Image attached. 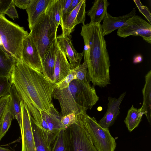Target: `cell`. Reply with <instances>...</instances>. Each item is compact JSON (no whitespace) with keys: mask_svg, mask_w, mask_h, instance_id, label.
Instances as JSON below:
<instances>
[{"mask_svg":"<svg viewBox=\"0 0 151 151\" xmlns=\"http://www.w3.org/2000/svg\"><path fill=\"white\" fill-rule=\"evenodd\" d=\"M32 123L36 151H49V142L43 134L40 128L31 117Z\"/></svg>","mask_w":151,"mask_h":151,"instance_id":"26","label":"cell"},{"mask_svg":"<svg viewBox=\"0 0 151 151\" xmlns=\"http://www.w3.org/2000/svg\"><path fill=\"white\" fill-rule=\"evenodd\" d=\"M84 123L95 147L98 151H115L116 143L109 128L101 127L94 117L84 114Z\"/></svg>","mask_w":151,"mask_h":151,"instance_id":"6","label":"cell"},{"mask_svg":"<svg viewBox=\"0 0 151 151\" xmlns=\"http://www.w3.org/2000/svg\"><path fill=\"white\" fill-rule=\"evenodd\" d=\"M58 29L45 13L33 26L29 35L36 47L41 59L57 38Z\"/></svg>","mask_w":151,"mask_h":151,"instance_id":"5","label":"cell"},{"mask_svg":"<svg viewBox=\"0 0 151 151\" xmlns=\"http://www.w3.org/2000/svg\"><path fill=\"white\" fill-rule=\"evenodd\" d=\"M76 72L73 69L71 70L68 75L62 81L56 84V87L63 89L68 87L70 83L73 80L76 79Z\"/></svg>","mask_w":151,"mask_h":151,"instance_id":"31","label":"cell"},{"mask_svg":"<svg viewBox=\"0 0 151 151\" xmlns=\"http://www.w3.org/2000/svg\"><path fill=\"white\" fill-rule=\"evenodd\" d=\"M40 113L46 121L50 133L55 134L61 130L66 129L61 123L62 116L55 108L53 104L50 106L47 110L41 111Z\"/></svg>","mask_w":151,"mask_h":151,"instance_id":"18","label":"cell"},{"mask_svg":"<svg viewBox=\"0 0 151 151\" xmlns=\"http://www.w3.org/2000/svg\"><path fill=\"white\" fill-rule=\"evenodd\" d=\"M23 27L0 16V41L2 50L17 61L22 62V53L24 39L28 35Z\"/></svg>","mask_w":151,"mask_h":151,"instance_id":"4","label":"cell"},{"mask_svg":"<svg viewBox=\"0 0 151 151\" xmlns=\"http://www.w3.org/2000/svg\"><path fill=\"white\" fill-rule=\"evenodd\" d=\"M49 151H72L66 129L53 134L49 143Z\"/></svg>","mask_w":151,"mask_h":151,"instance_id":"19","label":"cell"},{"mask_svg":"<svg viewBox=\"0 0 151 151\" xmlns=\"http://www.w3.org/2000/svg\"><path fill=\"white\" fill-rule=\"evenodd\" d=\"M109 3L107 0H95L93 5L88 12L91 22L100 23L107 15Z\"/></svg>","mask_w":151,"mask_h":151,"instance_id":"21","label":"cell"},{"mask_svg":"<svg viewBox=\"0 0 151 151\" xmlns=\"http://www.w3.org/2000/svg\"><path fill=\"white\" fill-rule=\"evenodd\" d=\"M45 13L52 20L58 29L59 25H60L62 14L61 0H52Z\"/></svg>","mask_w":151,"mask_h":151,"instance_id":"24","label":"cell"},{"mask_svg":"<svg viewBox=\"0 0 151 151\" xmlns=\"http://www.w3.org/2000/svg\"><path fill=\"white\" fill-rule=\"evenodd\" d=\"M77 115V114L73 112L65 116H62L61 119V123L63 126L66 129L74 124L76 121Z\"/></svg>","mask_w":151,"mask_h":151,"instance_id":"32","label":"cell"},{"mask_svg":"<svg viewBox=\"0 0 151 151\" xmlns=\"http://www.w3.org/2000/svg\"><path fill=\"white\" fill-rule=\"evenodd\" d=\"M17 62L0 49V77L11 79L14 66Z\"/></svg>","mask_w":151,"mask_h":151,"instance_id":"25","label":"cell"},{"mask_svg":"<svg viewBox=\"0 0 151 151\" xmlns=\"http://www.w3.org/2000/svg\"><path fill=\"white\" fill-rule=\"evenodd\" d=\"M13 0H0V16H4Z\"/></svg>","mask_w":151,"mask_h":151,"instance_id":"34","label":"cell"},{"mask_svg":"<svg viewBox=\"0 0 151 151\" xmlns=\"http://www.w3.org/2000/svg\"><path fill=\"white\" fill-rule=\"evenodd\" d=\"M144 115L141 108H135L133 105L127 112V116L124 122L129 132L133 131L138 127L142 121Z\"/></svg>","mask_w":151,"mask_h":151,"instance_id":"23","label":"cell"},{"mask_svg":"<svg viewBox=\"0 0 151 151\" xmlns=\"http://www.w3.org/2000/svg\"><path fill=\"white\" fill-rule=\"evenodd\" d=\"M86 1L81 0L77 6L72 11L62 15L60 26L63 36L71 37V33L78 24H85Z\"/></svg>","mask_w":151,"mask_h":151,"instance_id":"9","label":"cell"},{"mask_svg":"<svg viewBox=\"0 0 151 151\" xmlns=\"http://www.w3.org/2000/svg\"><path fill=\"white\" fill-rule=\"evenodd\" d=\"M143 60L142 56L140 55H138L134 57L133 63L134 64H137L141 62Z\"/></svg>","mask_w":151,"mask_h":151,"instance_id":"39","label":"cell"},{"mask_svg":"<svg viewBox=\"0 0 151 151\" xmlns=\"http://www.w3.org/2000/svg\"><path fill=\"white\" fill-rule=\"evenodd\" d=\"M136 12L135 9H134L128 14L114 17L108 13L101 24L103 35H107L122 27L128 20L136 15Z\"/></svg>","mask_w":151,"mask_h":151,"instance_id":"14","label":"cell"},{"mask_svg":"<svg viewBox=\"0 0 151 151\" xmlns=\"http://www.w3.org/2000/svg\"><path fill=\"white\" fill-rule=\"evenodd\" d=\"M94 86L88 81L76 79L68 87L63 89L55 88L53 98L58 100L61 109V115L65 116L74 112L76 114L86 113L99 101Z\"/></svg>","mask_w":151,"mask_h":151,"instance_id":"3","label":"cell"},{"mask_svg":"<svg viewBox=\"0 0 151 151\" xmlns=\"http://www.w3.org/2000/svg\"><path fill=\"white\" fill-rule=\"evenodd\" d=\"M11 79L33 120L42 128V119L40 111H46L53 104V93L56 84L42 73L19 61L15 63Z\"/></svg>","mask_w":151,"mask_h":151,"instance_id":"1","label":"cell"},{"mask_svg":"<svg viewBox=\"0 0 151 151\" xmlns=\"http://www.w3.org/2000/svg\"><path fill=\"white\" fill-rule=\"evenodd\" d=\"M12 85L11 79L0 77V99L9 94Z\"/></svg>","mask_w":151,"mask_h":151,"instance_id":"28","label":"cell"},{"mask_svg":"<svg viewBox=\"0 0 151 151\" xmlns=\"http://www.w3.org/2000/svg\"><path fill=\"white\" fill-rule=\"evenodd\" d=\"M22 59V62L38 72L42 73L41 60L39 53L29 34L23 41Z\"/></svg>","mask_w":151,"mask_h":151,"instance_id":"11","label":"cell"},{"mask_svg":"<svg viewBox=\"0 0 151 151\" xmlns=\"http://www.w3.org/2000/svg\"><path fill=\"white\" fill-rule=\"evenodd\" d=\"M20 103L22 125L20 128L22 140L21 151H36L31 116L27 105L21 99Z\"/></svg>","mask_w":151,"mask_h":151,"instance_id":"10","label":"cell"},{"mask_svg":"<svg viewBox=\"0 0 151 151\" xmlns=\"http://www.w3.org/2000/svg\"><path fill=\"white\" fill-rule=\"evenodd\" d=\"M10 96L8 94L0 99V134L2 122L10 106Z\"/></svg>","mask_w":151,"mask_h":151,"instance_id":"27","label":"cell"},{"mask_svg":"<svg viewBox=\"0 0 151 151\" xmlns=\"http://www.w3.org/2000/svg\"><path fill=\"white\" fill-rule=\"evenodd\" d=\"M52 0H31L25 9L30 30L40 17L45 12Z\"/></svg>","mask_w":151,"mask_h":151,"instance_id":"17","label":"cell"},{"mask_svg":"<svg viewBox=\"0 0 151 151\" xmlns=\"http://www.w3.org/2000/svg\"><path fill=\"white\" fill-rule=\"evenodd\" d=\"M31 0H13L15 5L23 9H26Z\"/></svg>","mask_w":151,"mask_h":151,"instance_id":"36","label":"cell"},{"mask_svg":"<svg viewBox=\"0 0 151 151\" xmlns=\"http://www.w3.org/2000/svg\"><path fill=\"white\" fill-rule=\"evenodd\" d=\"M145 83L142 92L143 102L141 109L148 122H151V70L145 76Z\"/></svg>","mask_w":151,"mask_h":151,"instance_id":"20","label":"cell"},{"mask_svg":"<svg viewBox=\"0 0 151 151\" xmlns=\"http://www.w3.org/2000/svg\"><path fill=\"white\" fill-rule=\"evenodd\" d=\"M126 94L125 92L123 93L118 98L108 97L107 111L103 117L98 122L102 127L109 128L113 124L120 113V106Z\"/></svg>","mask_w":151,"mask_h":151,"instance_id":"13","label":"cell"},{"mask_svg":"<svg viewBox=\"0 0 151 151\" xmlns=\"http://www.w3.org/2000/svg\"><path fill=\"white\" fill-rule=\"evenodd\" d=\"M117 35L124 38L131 35L139 36L151 44V25L141 17L135 15L118 29Z\"/></svg>","mask_w":151,"mask_h":151,"instance_id":"8","label":"cell"},{"mask_svg":"<svg viewBox=\"0 0 151 151\" xmlns=\"http://www.w3.org/2000/svg\"><path fill=\"white\" fill-rule=\"evenodd\" d=\"M84 41V60L88 78L93 85L104 88L110 84L111 66L101 24L90 22L83 24L80 33Z\"/></svg>","mask_w":151,"mask_h":151,"instance_id":"2","label":"cell"},{"mask_svg":"<svg viewBox=\"0 0 151 151\" xmlns=\"http://www.w3.org/2000/svg\"><path fill=\"white\" fill-rule=\"evenodd\" d=\"M71 37L61 34L57 36V40L58 45L68 59L71 70H72L81 64L83 52L79 53L76 51L73 46Z\"/></svg>","mask_w":151,"mask_h":151,"instance_id":"12","label":"cell"},{"mask_svg":"<svg viewBox=\"0 0 151 151\" xmlns=\"http://www.w3.org/2000/svg\"><path fill=\"white\" fill-rule=\"evenodd\" d=\"M61 1L62 5V15L67 12L72 0H61Z\"/></svg>","mask_w":151,"mask_h":151,"instance_id":"37","label":"cell"},{"mask_svg":"<svg viewBox=\"0 0 151 151\" xmlns=\"http://www.w3.org/2000/svg\"><path fill=\"white\" fill-rule=\"evenodd\" d=\"M81 0H72L66 12H69L73 10L78 5Z\"/></svg>","mask_w":151,"mask_h":151,"instance_id":"38","label":"cell"},{"mask_svg":"<svg viewBox=\"0 0 151 151\" xmlns=\"http://www.w3.org/2000/svg\"><path fill=\"white\" fill-rule=\"evenodd\" d=\"M85 114H77L76 122L66 128L72 151H98L85 125Z\"/></svg>","mask_w":151,"mask_h":151,"instance_id":"7","label":"cell"},{"mask_svg":"<svg viewBox=\"0 0 151 151\" xmlns=\"http://www.w3.org/2000/svg\"><path fill=\"white\" fill-rule=\"evenodd\" d=\"M139 12L146 18L149 23L151 24V14L148 7L143 5L140 0H134Z\"/></svg>","mask_w":151,"mask_h":151,"instance_id":"33","label":"cell"},{"mask_svg":"<svg viewBox=\"0 0 151 151\" xmlns=\"http://www.w3.org/2000/svg\"><path fill=\"white\" fill-rule=\"evenodd\" d=\"M9 95L10 96L9 109L13 119L17 120L20 127L22 125L21 99L15 86L12 84Z\"/></svg>","mask_w":151,"mask_h":151,"instance_id":"22","label":"cell"},{"mask_svg":"<svg viewBox=\"0 0 151 151\" xmlns=\"http://www.w3.org/2000/svg\"><path fill=\"white\" fill-rule=\"evenodd\" d=\"M57 46L56 38L53 41L45 55L41 59L42 73L47 78L53 82Z\"/></svg>","mask_w":151,"mask_h":151,"instance_id":"15","label":"cell"},{"mask_svg":"<svg viewBox=\"0 0 151 151\" xmlns=\"http://www.w3.org/2000/svg\"><path fill=\"white\" fill-rule=\"evenodd\" d=\"M13 119L9 108L3 119L0 137L1 139L9 128Z\"/></svg>","mask_w":151,"mask_h":151,"instance_id":"29","label":"cell"},{"mask_svg":"<svg viewBox=\"0 0 151 151\" xmlns=\"http://www.w3.org/2000/svg\"><path fill=\"white\" fill-rule=\"evenodd\" d=\"M87 68L86 63L84 61L82 64L73 69L76 74V79L81 81H88Z\"/></svg>","mask_w":151,"mask_h":151,"instance_id":"30","label":"cell"},{"mask_svg":"<svg viewBox=\"0 0 151 151\" xmlns=\"http://www.w3.org/2000/svg\"><path fill=\"white\" fill-rule=\"evenodd\" d=\"M0 151H11V150L8 148L0 147Z\"/></svg>","mask_w":151,"mask_h":151,"instance_id":"40","label":"cell"},{"mask_svg":"<svg viewBox=\"0 0 151 151\" xmlns=\"http://www.w3.org/2000/svg\"><path fill=\"white\" fill-rule=\"evenodd\" d=\"M71 70L70 65L65 53L58 45L54 70L53 82L56 84L63 79Z\"/></svg>","mask_w":151,"mask_h":151,"instance_id":"16","label":"cell"},{"mask_svg":"<svg viewBox=\"0 0 151 151\" xmlns=\"http://www.w3.org/2000/svg\"><path fill=\"white\" fill-rule=\"evenodd\" d=\"M6 14L13 20L15 18H18V15L15 7L13 0L11 3Z\"/></svg>","mask_w":151,"mask_h":151,"instance_id":"35","label":"cell"}]
</instances>
